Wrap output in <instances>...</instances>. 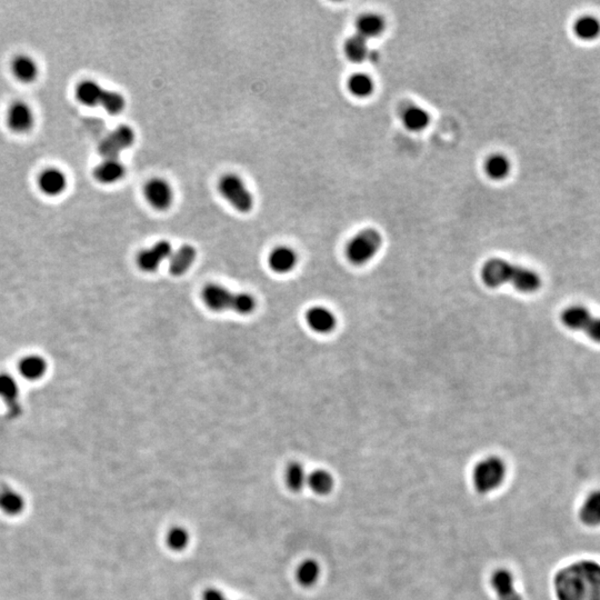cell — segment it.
Returning a JSON list of instances; mask_svg holds the SVG:
<instances>
[{"instance_id":"1","label":"cell","mask_w":600,"mask_h":600,"mask_svg":"<svg viewBox=\"0 0 600 600\" xmlns=\"http://www.w3.org/2000/svg\"><path fill=\"white\" fill-rule=\"evenodd\" d=\"M480 279L486 287L491 289L511 285L519 293H533L542 287L540 274L502 258L488 259L482 265Z\"/></svg>"},{"instance_id":"2","label":"cell","mask_w":600,"mask_h":600,"mask_svg":"<svg viewBox=\"0 0 600 600\" xmlns=\"http://www.w3.org/2000/svg\"><path fill=\"white\" fill-rule=\"evenodd\" d=\"M203 304L216 313L234 311L239 315H249L256 309V300L250 293H235L221 285L209 284L201 293Z\"/></svg>"},{"instance_id":"3","label":"cell","mask_w":600,"mask_h":600,"mask_svg":"<svg viewBox=\"0 0 600 600\" xmlns=\"http://www.w3.org/2000/svg\"><path fill=\"white\" fill-rule=\"evenodd\" d=\"M383 245V237L378 230L366 228L357 232L345 247L346 259L353 266L362 267L377 256Z\"/></svg>"},{"instance_id":"4","label":"cell","mask_w":600,"mask_h":600,"mask_svg":"<svg viewBox=\"0 0 600 600\" xmlns=\"http://www.w3.org/2000/svg\"><path fill=\"white\" fill-rule=\"evenodd\" d=\"M506 464L498 456H487L479 460L473 470V485L482 495L491 493L502 486L506 478Z\"/></svg>"},{"instance_id":"5","label":"cell","mask_w":600,"mask_h":600,"mask_svg":"<svg viewBox=\"0 0 600 600\" xmlns=\"http://www.w3.org/2000/svg\"><path fill=\"white\" fill-rule=\"evenodd\" d=\"M219 192L225 199L230 201L238 212H249L254 207V198L241 178L236 175H226L221 177L218 185Z\"/></svg>"},{"instance_id":"6","label":"cell","mask_w":600,"mask_h":600,"mask_svg":"<svg viewBox=\"0 0 600 600\" xmlns=\"http://www.w3.org/2000/svg\"><path fill=\"white\" fill-rule=\"evenodd\" d=\"M135 142V133L129 126L122 125L108 135L98 147L104 159H118L122 151L129 148Z\"/></svg>"},{"instance_id":"7","label":"cell","mask_w":600,"mask_h":600,"mask_svg":"<svg viewBox=\"0 0 600 600\" xmlns=\"http://www.w3.org/2000/svg\"><path fill=\"white\" fill-rule=\"evenodd\" d=\"M173 247L166 241H159L154 246L142 250L137 257V265L144 273H155L166 259L170 258Z\"/></svg>"},{"instance_id":"8","label":"cell","mask_w":600,"mask_h":600,"mask_svg":"<svg viewBox=\"0 0 600 600\" xmlns=\"http://www.w3.org/2000/svg\"><path fill=\"white\" fill-rule=\"evenodd\" d=\"M7 124L15 133H28L35 125V115L30 106L23 102H17L8 109Z\"/></svg>"},{"instance_id":"9","label":"cell","mask_w":600,"mask_h":600,"mask_svg":"<svg viewBox=\"0 0 600 600\" xmlns=\"http://www.w3.org/2000/svg\"><path fill=\"white\" fill-rule=\"evenodd\" d=\"M145 197L151 206L166 210L171 206L174 194L170 185L163 179H153L145 187Z\"/></svg>"},{"instance_id":"10","label":"cell","mask_w":600,"mask_h":600,"mask_svg":"<svg viewBox=\"0 0 600 600\" xmlns=\"http://www.w3.org/2000/svg\"><path fill=\"white\" fill-rule=\"evenodd\" d=\"M306 322L311 331L322 335L331 333V331H335L337 326L335 313L324 306L309 308L306 313Z\"/></svg>"},{"instance_id":"11","label":"cell","mask_w":600,"mask_h":600,"mask_svg":"<svg viewBox=\"0 0 600 600\" xmlns=\"http://www.w3.org/2000/svg\"><path fill=\"white\" fill-rule=\"evenodd\" d=\"M38 186L41 192L49 197H57L64 194L68 186V178L64 171L58 168H48L38 178Z\"/></svg>"},{"instance_id":"12","label":"cell","mask_w":600,"mask_h":600,"mask_svg":"<svg viewBox=\"0 0 600 600\" xmlns=\"http://www.w3.org/2000/svg\"><path fill=\"white\" fill-rule=\"evenodd\" d=\"M491 586L498 600H522L515 588V579L508 569H497L491 576Z\"/></svg>"},{"instance_id":"13","label":"cell","mask_w":600,"mask_h":600,"mask_svg":"<svg viewBox=\"0 0 600 600\" xmlns=\"http://www.w3.org/2000/svg\"><path fill=\"white\" fill-rule=\"evenodd\" d=\"M298 263L296 252L289 247H277L270 252L268 264L271 270L277 274H288L295 269Z\"/></svg>"},{"instance_id":"14","label":"cell","mask_w":600,"mask_h":600,"mask_svg":"<svg viewBox=\"0 0 600 600\" xmlns=\"http://www.w3.org/2000/svg\"><path fill=\"white\" fill-rule=\"evenodd\" d=\"M401 122L406 129L412 133H421L430 124V113L417 104H409L401 113Z\"/></svg>"},{"instance_id":"15","label":"cell","mask_w":600,"mask_h":600,"mask_svg":"<svg viewBox=\"0 0 600 600\" xmlns=\"http://www.w3.org/2000/svg\"><path fill=\"white\" fill-rule=\"evenodd\" d=\"M356 34L366 41H370L383 35L386 30V21L378 14H365L356 21Z\"/></svg>"},{"instance_id":"16","label":"cell","mask_w":600,"mask_h":600,"mask_svg":"<svg viewBox=\"0 0 600 600\" xmlns=\"http://www.w3.org/2000/svg\"><path fill=\"white\" fill-rule=\"evenodd\" d=\"M48 369L46 359L39 355H27L19 362L18 371L21 377L30 381H37L45 377Z\"/></svg>"},{"instance_id":"17","label":"cell","mask_w":600,"mask_h":600,"mask_svg":"<svg viewBox=\"0 0 600 600\" xmlns=\"http://www.w3.org/2000/svg\"><path fill=\"white\" fill-rule=\"evenodd\" d=\"M125 166L119 159H104L93 169V176L104 185L117 183L125 176Z\"/></svg>"},{"instance_id":"18","label":"cell","mask_w":600,"mask_h":600,"mask_svg":"<svg viewBox=\"0 0 600 600\" xmlns=\"http://www.w3.org/2000/svg\"><path fill=\"white\" fill-rule=\"evenodd\" d=\"M197 257V252L190 245H184L179 249L173 252L169 258V270L171 275L179 276L188 271Z\"/></svg>"},{"instance_id":"19","label":"cell","mask_w":600,"mask_h":600,"mask_svg":"<svg viewBox=\"0 0 600 600\" xmlns=\"http://www.w3.org/2000/svg\"><path fill=\"white\" fill-rule=\"evenodd\" d=\"M575 37L585 43H592L600 37V21L592 15L578 17L573 25Z\"/></svg>"},{"instance_id":"20","label":"cell","mask_w":600,"mask_h":600,"mask_svg":"<svg viewBox=\"0 0 600 600\" xmlns=\"http://www.w3.org/2000/svg\"><path fill=\"white\" fill-rule=\"evenodd\" d=\"M12 70L16 79L25 84L36 82L39 76L37 61L32 59L30 56H17L12 60Z\"/></svg>"},{"instance_id":"21","label":"cell","mask_w":600,"mask_h":600,"mask_svg":"<svg viewBox=\"0 0 600 600\" xmlns=\"http://www.w3.org/2000/svg\"><path fill=\"white\" fill-rule=\"evenodd\" d=\"M344 52L346 57L354 64H362L368 60L371 57V52L369 49L368 41L359 35L351 36L344 44Z\"/></svg>"},{"instance_id":"22","label":"cell","mask_w":600,"mask_h":600,"mask_svg":"<svg viewBox=\"0 0 600 600\" xmlns=\"http://www.w3.org/2000/svg\"><path fill=\"white\" fill-rule=\"evenodd\" d=\"M485 174L489 179L502 181L511 175V163L508 157L502 154H493L485 160Z\"/></svg>"},{"instance_id":"23","label":"cell","mask_w":600,"mask_h":600,"mask_svg":"<svg viewBox=\"0 0 600 600\" xmlns=\"http://www.w3.org/2000/svg\"><path fill=\"white\" fill-rule=\"evenodd\" d=\"M106 90L93 80H84L76 88V98L88 107H96L102 104Z\"/></svg>"},{"instance_id":"24","label":"cell","mask_w":600,"mask_h":600,"mask_svg":"<svg viewBox=\"0 0 600 600\" xmlns=\"http://www.w3.org/2000/svg\"><path fill=\"white\" fill-rule=\"evenodd\" d=\"M560 318L564 325L571 331H585L586 326L592 319V315L587 308L575 304L566 308Z\"/></svg>"},{"instance_id":"25","label":"cell","mask_w":600,"mask_h":600,"mask_svg":"<svg viewBox=\"0 0 600 600\" xmlns=\"http://www.w3.org/2000/svg\"><path fill=\"white\" fill-rule=\"evenodd\" d=\"M579 516L585 525H600V490L589 493L581 504Z\"/></svg>"},{"instance_id":"26","label":"cell","mask_w":600,"mask_h":600,"mask_svg":"<svg viewBox=\"0 0 600 600\" xmlns=\"http://www.w3.org/2000/svg\"><path fill=\"white\" fill-rule=\"evenodd\" d=\"M348 90L351 95L357 98H368L375 91L374 79L367 74H354L349 78Z\"/></svg>"},{"instance_id":"27","label":"cell","mask_w":600,"mask_h":600,"mask_svg":"<svg viewBox=\"0 0 600 600\" xmlns=\"http://www.w3.org/2000/svg\"><path fill=\"white\" fill-rule=\"evenodd\" d=\"M335 480L333 475L325 469H316L308 474L307 486L317 495H328L333 490Z\"/></svg>"},{"instance_id":"28","label":"cell","mask_w":600,"mask_h":600,"mask_svg":"<svg viewBox=\"0 0 600 600\" xmlns=\"http://www.w3.org/2000/svg\"><path fill=\"white\" fill-rule=\"evenodd\" d=\"M320 566L315 559H306L298 566L296 578L302 587H311L320 577Z\"/></svg>"},{"instance_id":"29","label":"cell","mask_w":600,"mask_h":600,"mask_svg":"<svg viewBox=\"0 0 600 600\" xmlns=\"http://www.w3.org/2000/svg\"><path fill=\"white\" fill-rule=\"evenodd\" d=\"M286 484L293 493H298L307 486L308 474L302 464L291 463L286 469Z\"/></svg>"},{"instance_id":"30","label":"cell","mask_w":600,"mask_h":600,"mask_svg":"<svg viewBox=\"0 0 600 600\" xmlns=\"http://www.w3.org/2000/svg\"><path fill=\"white\" fill-rule=\"evenodd\" d=\"M189 542H190L189 531L181 526L170 528L166 535V544L171 551L177 553L185 551L188 547Z\"/></svg>"},{"instance_id":"31","label":"cell","mask_w":600,"mask_h":600,"mask_svg":"<svg viewBox=\"0 0 600 600\" xmlns=\"http://www.w3.org/2000/svg\"><path fill=\"white\" fill-rule=\"evenodd\" d=\"M23 500L14 490L0 491V508L7 513H17L23 509Z\"/></svg>"},{"instance_id":"32","label":"cell","mask_w":600,"mask_h":600,"mask_svg":"<svg viewBox=\"0 0 600 600\" xmlns=\"http://www.w3.org/2000/svg\"><path fill=\"white\" fill-rule=\"evenodd\" d=\"M104 111H107L111 115H117L122 113L125 109L126 102L125 98L113 90H106L104 91V98H102V104H100Z\"/></svg>"},{"instance_id":"33","label":"cell","mask_w":600,"mask_h":600,"mask_svg":"<svg viewBox=\"0 0 600 600\" xmlns=\"http://www.w3.org/2000/svg\"><path fill=\"white\" fill-rule=\"evenodd\" d=\"M19 394V386L15 378L10 375L0 374V397L5 400H14Z\"/></svg>"},{"instance_id":"34","label":"cell","mask_w":600,"mask_h":600,"mask_svg":"<svg viewBox=\"0 0 600 600\" xmlns=\"http://www.w3.org/2000/svg\"><path fill=\"white\" fill-rule=\"evenodd\" d=\"M585 331L587 335H588L589 338L590 340H594L596 342H600V318L597 317V318H594L592 317L590 319V322H588V325L586 326Z\"/></svg>"},{"instance_id":"35","label":"cell","mask_w":600,"mask_h":600,"mask_svg":"<svg viewBox=\"0 0 600 600\" xmlns=\"http://www.w3.org/2000/svg\"><path fill=\"white\" fill-rule=\"evenodd\" d=\"M203 600H228L221 589L208 588L203 592Z\"/></svg>"}]
</instances>
